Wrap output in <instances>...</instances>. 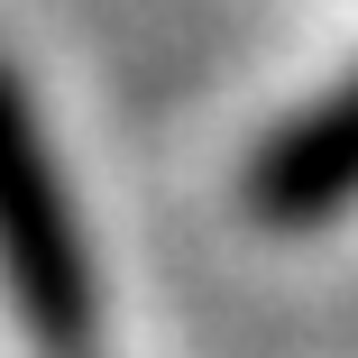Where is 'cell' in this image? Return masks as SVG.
Segmentation results:
<instances>
[{
  "instance_id": "6da1fadb",
  "label": "cell",
  "mask_w": 358,
  "mask_h": 358,
  "mask_svg": "<svg viewBox=\"0 0 358 358\" xmlns=\"http://www.w3.org/2000/svg\"><path fill=\"white\" fill-rule=\"evenodd\" d=\"M0 285L28 322L37 349L55 358H83L92 340V257L74 230V202H64L55 166H46V138L28 120V92L0 74Z\"/></svg>"
},
{
  "instance_id": "7a4b0ae2",
  "label": "cell",
  "mask_w": 358,
  "mask_h": 358,
  "mask_svg": "<svg viewBox=\"0 0 358 358\" xmlns=\"http://www.w3.org/2000/svg\"><path fill=\"white\" fill-rule=\"evenodd\" d=\"M349 193H358V83L313 101L285 138H266L257 166H248V211L257 221H285V230L340 211Z\"/></svg>"
}]
</instances>
